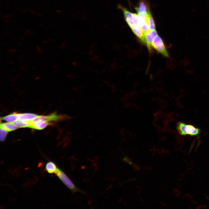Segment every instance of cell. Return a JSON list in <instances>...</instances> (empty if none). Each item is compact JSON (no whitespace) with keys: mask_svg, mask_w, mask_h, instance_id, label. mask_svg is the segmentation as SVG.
<instances>
[{"mask_svg":"<svg viewBox=\"0 0 209 209\" xmlns=\"http://www.w3.org/2000/svg\"><path fill=\"white\" fill-rule=\"evenodd\" d=\"M176 128L179 133L182 136L190 135L196 136L199 134L200 132V130L199 128L181 122L177 123Z\"/></svg>","mask_w":209,"mask_h":209,"instance_id":"6da1fadb","label":"cell"},{"mask_svg":"<svg viewBox=\"0 0 209 209\" xmlns=\"http://www.w3.org/2000/svg\"><path fill=\"white\" fill-rule=\"evenodd\" d=\"M152 47L158 53L166 57H169V54L162 38L158 35L155 37L151 44Z\"/></svg>","mask_w":209,"mask_h":209,"instance_id":"7a4b0ae2","label":"cell"},{"mask_svg":"<svg viewBox=\"0 0 209 209\" xmlns=\"http://www.w3.org/2000/svg\"><path fill=\"white\" fill-rule=\"evenodd\" d=\"M61 181L73 192L80 191L75 186L68 177L62 171L58 169L55 173Z\"/></svg>","mask_w":209,"mask_h":209,"instance_id":"3957f363","label":"cell"},{"mask_svg":"<svg viewBox=\"0 0 209 209\" xmlns=\"http://www.w3.org/2000/svg\"><path fill=\"white\" fill-rule=\"evenodd\" d=\"M64 116L62 115H58L54 113L46 116H38L30 120L31 122H35L38 121H58L66 118Z\"/></svg>","mask_w":209,"mask_h":209,"instance_id":"277c9868","label":"cell"},{"mask_svg":"<svg viewBox=\"0 0 209 209\" xmlns=\"http://www.w3.org/2000/svg\"><path fill=\"white\" fill-rule=\"evenodd\" d=\"M145 42L147 46L149 52L151 51V44L154 38L158 35L156 30H149L144 34Z\"/></svg>","mask_w":209,"mask_h":209,"instance_id":"5b68a950","label":"cell"},{"mask_svg":"<svg viewBox=\"0 0 209 209\" xmlns=\"http://www.w3.org/2000/svg\"><path fill=\"white\" fill-rule=\"evenodd\" d=\"M135 8L138 15L145 16L147 15L148 11L149 10L148 5L144 0H140L138 6Z\"/></svg>","mask_w":209,"mask_h":209,"instance_id":"8992f818","label":"cell"},{"mask_svg":"<svg viewBox=\"0 0 209 209\" xmlns=\"http://www.w3.org/2000/svg\"><path fill=\"white\" fill-rule=\"evenodd\" d=\"M131 29L133 32L143 43L146 44L144 35L141 27L139 26H134Z\"/></svg>","mask_w":209,"mask_h":209,"instance_id":"52a82bcc","label":"cell"},{"mask_svg":"<svg viewBox=\"0 0 209 209\" xmlns=\"http://www.w3.org/2000/svg\"><path fill=\"white\" fill-rule=\"evenodd\" d=\"M30 120L24 119L19 120L12 123L18 127H30Z\"/></svg>","mask_w":209,"mask_h":209,"instance_id":"ba28073f","label":"cell"},{"mask_svg":"<svg viewBox=\"0 0 209 209\" xmlns=\"http://www.w3.org/2000/svg\"><path fill=\"white\" fill-rule=\"evenodd\" d=\"M3 120L10 122H12L19 120L18 113H13L1 118Z\"/></svg>","mask_w":209,"mask_h":209,"instance_id":"9c48e42d","label":"cell"},{"mask_svg":"<svg viewBox=\"0 0 209 209\" xmlns=\"http://www.w3.org/2000/svg\"><path fill=\"white\" fill-rule=\"evenodd\" d=\"M18 128L17 126L12 122L3 123L0 125V128H2L8 131L14 130Z\"/></svg>","mask_w":209,"mask_h":209,"instance_id":"30bf717a","label":"cell"},{"mask_svg":"<svg viewBox=\"0 0 209 209\" xmlns=\"http://www.w3.org/2000/svg\"><path fill=\"white\" fill-rule=\"evenodd\" d=\"M45 168L47 171L49 173H55L58 169L55 163L51 161L49 162L46 164Z\"/></svg>","mask_w":209,"mask_h":209,"instance_id":"8fae6325","label":"cell"},{"mask_svg":"<svg viewBox=\"0 0 209 209\" xmlns=\"http://www.w3.org/2000/svg\"><path fill=\"white\" fill-rule=\"evenodd\" d=\"M19 120H31L38 116L37 114L31 113H18Z\"/></svg>","mask_w":209,"mask_h":209,"instance_id":"7c38bea8","label":"cell"},{"mask_svg":"<svg viewBox=\"0 0 209 209\" xmlns=\"http://www.w3.org/2000/svg\"><path fill=\"white\" fill-rule=\"evenodd\" d=\"M148 24L150 30H155V25L153 18L150 9L148 10L147 14Z\"/></svg>","mask_w":209,"mask_h":209,"instance_id":"4fadbf2b","label":"cell"},{"mask_svg":"<svg viewBox=\"0 0 209 209\" xmlns=\"http://www.w3.org/2000/svg\"><path fill=\"white\" fill-rule=\"evenodd\" d=\"M8 131L5 130L0 128V140L1 141H3L5 139L7 135Z\"/></svg>","mask_w":209,"mask_h":209,"instance_id":"5bb4252c","label":"cell"},{"mask_svg":"<svg viewBox=\"0 0 209 209\" xmlns=\"http://www.w3.org/2000/svg\"><path fill=\"white\" fill-rule=\"evenodd\" d=\"M128 163L130 165H133V163L131 161H129Z\"/></svg>","mask_w":209,"mask_h":209,"instance_id":"9a60e30c","label":"cell"}]
</instances>
